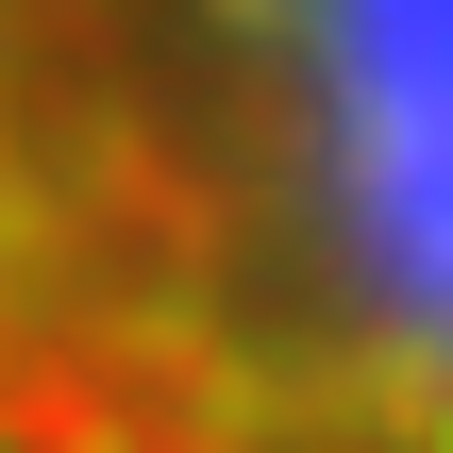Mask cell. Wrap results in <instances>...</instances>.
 I'll use <instances>...</instances> for the list:
<instances>
[{
	"label": "cell",
	"mask_w": 453,
	"mask_h": 453,
	"mask_svg": "<svg viewBox=\"0 0 453 453\" xmlns=\"http://www.w3.org/2000/svg\"><path fill=\"white\" fill-rule=\"evenodd\" d=\"M0 437L437 453L453 0H0Z\"/></svg>",
	"instance_id": "6da1fadb"
}]
</instances>
